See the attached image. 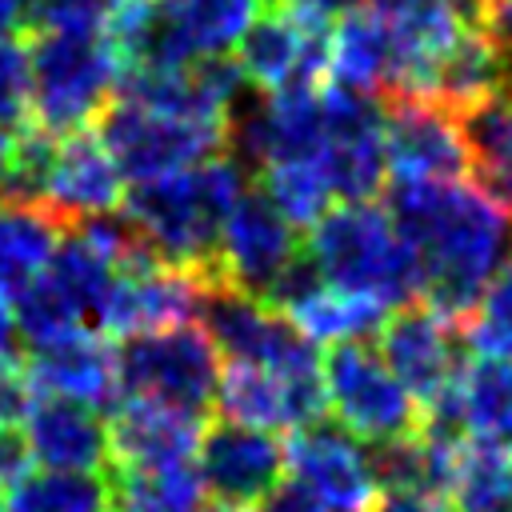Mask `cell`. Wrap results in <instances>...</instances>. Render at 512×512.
I'll use <instances>...</instances> for the list:
<instances>
[{
	"instance_id": "35",
	"label": "cell",
	"mask_w": 512,
	"mask_h": 512,
	"mask_svg": "<svg viewBox=\"0 0 512 512\" xmlns=\"http://www.w3.org/2000/svg\"><path fill=\"white\" fill-rule=\"evenodd\" d=\"M252 512H328L300 480H276L256 504H252Z\"/></svg>"
},
{
	"instance_id": "30",
	"label": "cell",
	"mask_w": 512,
	"mask_h": 512,
	"mask_svg": "<svg viewBox=\"0 0 512 512\" xmlns=\"http://www.w3.org/2000/svg\"><path fill=\"white\" fill-rule=\"evenodd\" d=\"M256 8H260L256 0H176L192 56L228 52V44H236V36L256 16Z\"/></svg>"
},
{
	"instance_id": "15",
	"label": "cell",
	"mask_w": 512,
	"mask_h": 512,
	"mask_svg": "<svg viewBox=\"0 0 512 512\" xmlns=\"http://www.w3.org/2000/svg\"><path fill=\"white\" fill-rule=\"evenodd\" d=\"M24 372L36 392L80 400L96 412H112L120 404L116 380V344L104 332L72 328L44 344H32L24 356Z\"/></svg>"
},
{
	"instance_id": "34",
	"label": "cell",
	"mask_w": 512,
	"mask_h": 512,
	"mask_svg": "<svg viewBox=\"0 0 512 512\" xmlns=\"http://www.w3.org/2000/svg\"><path fill=\"white\" fill-rule=\"evenodd\" d=\"M36 400V384L24 372V360L0 372V424H24L28 408Z\"/></svg>"
},
{
	"instance_id": "28",
	"label": "cell",
	"mask_w": 512,
	"mask_h": 512,
	"mask_svg": "<svg viewBox=\"0 0 512 512\" xmlns=\"http://www.w3.org/2000/svg\"><path fill=\"white\" fill-rule=\"evenodd\" d=\"M252 184L268 196V204L292 228H312L328 212V200H332L328 176H324L316 156H308V160H272L256 172Z\"/></svg>"
},
{
	"instance_id": "39",
	"label": "cell",
	"mask_w": 512,
	"mask_h": 512,
	"mask_svg": "<svg viewBox=\"0 0 512 512\" xmlns=\"http://www.w3.org/2000/svg\"><path fill=\"white\" fill-rule=\"evenodd\" d=\"M28 4L32 0H0V32H24Z\"/></svg>"
},
{
	"instance_id": "42",
	"label": "cell",
	"mask_w": 512,
	"mask_h": 512,
	"mask_svg": "<svg viewBox=\"0 0 512 512\" xmlns=\"http://www.w3.org/2000/svg\"><path fill=\"white\" fill-rule=\"evenodd\" d=\"M0 512H4V484H0Z\"/></svg>"
},
{
	"instance_id": "25",
	"label": "cell",
	"mask_w": 512,
	"mask_h": 512,
	"mask_svg": "<svg viewBox=\"0 0 512 512\" xmlns=\"http://www.w3.org/2000/svg\"><path fill=\"white\" fill-rule=\"evenodd\" d=\"M60 232L64 228L44 208L0 200V296L4 300H12L32 276L44 272Z\"/></svg>"
},
{
	"instance_id": "27",
	"label": "cell",
	"mask_w": 512,
	"mask_h": 512,
	"mask_svg": "<svg viewBox=\"0 0 512 512\" xmlns=\"http://www.w3.org/2000/svg\"><path fill=\"white\" fill-rule=\"evenodd\" d=\"M116 512H204L196 468H116L108 464Z\"/></svg>"
},
{
	"instance_id": "32",
	"label": "cell",
	"mask_w": 512,
	"mask_h": 512,
	"mask_svg": "<svg viewBox=\"0 0 512 512\" xmlns=\"http://www.w3.org/2000/svg\"><path fill=\"white\" fill-rule=\"evenodd\" d=\"M112 0H32L24 16V32H104Z\"/></svg>"
},
{
	"instance_id": "2",
	"label": "cell",
	"mask_w": 512,
	"mask_h": 512,
	"mask_svg": "<svg viewBox=\"0 0 512 512\" xmlns=\"http://www.w3.org/2000/svg\"><path fill=\"white\" fill-rule=\"evenodd\" d=\"M248 184L252 176L232 156H212L192 168L124 188L120 212L156 260L196 272L208 288L220 284L216 244L224 216Z\"/></svg>"
},
{
	"instance_id": "19",
	"label": "cell",
	"mask_w": 512,
	"mask_h": 512,
	"mask_svg": "<svg viewBox=\"0 0 512 512\" xmlns=\"http://www.w3.org/2000/svg\"><path fill=\"white\" fill-rule=\"evenodd\" d=\"M396 68L392 12L388 0H364L352 12L336 16L328 28V68L336 84L360 92H384Z\"/></svg>"
},
{
	"instance_id": "4",
	"label": "cell",
	"mask_w": 512,
	"mask_h": 512,
	"mask_svg": "<svg viewBox=\"0 0 512 512\" xmlns=\"http://www.w3.org/2000/svg\"><path fill=\"white\" fill-rule=\"evenodd\" d=\"M32 60V124L52 136L80 132L116 96L120 56L104 32H24Z\"/></svg>"
},
{
	"instance_id": "20",
	"label": "cell",
	"mask_w": 512,
	"mask_h": 512,
	"mask_svg": "<svg viewBox=\"0 0 512 512\" xmlns=\"http://www.w3.org/2000/svg\"><path fill=\"white\" fill-rule=\"evenodd\" d=\"M472 188L512 216V92L484 96L456 112Z\"/></svg>"
},
{
	"instance_id": "11",
	"label": "cell",
	"mask_w": 512,
	"mask_h": 512,
	"mask_svg": "<svg viewBox=\"0 0 512 512\" xmlns=\"http://www.w3.org/2000/svg\"><path fill=\"white\" fill-rule=\"evenodd\" d=\"M284 460L292 480H300L328 512H372L380 496L360 440L332 416L292 428Z\"/></svg>"
},
{
	"instance_id": "33",
	"label": "cell",
	"mask_w": 512,
	"mask_h": 512,
	"mask_svg": "<svg viewBox=\"0 0 512 512\" xmlns=\"http://www.w3.org/2000/svg\"><path fill=\"white\" fill-rule=\"evenodd\" d=\"M472 316H480V320H488V324L512 332V256L500 260V268H496L492 280L484 284L480 304H476Z\"/></svg>"
},
{
	"instance_id": "38",
	"label": "cell",
	"mask_w": 512,
	"mask_h": 512,
	"mask_svg": "<svg viewBox=\"0 0 512 512\" xmlns=\"http://www.w3.org/2000/svg\"><path fill=\"white\" fill-rule=\"evenodd\" d=\"M12 364H20V332L12 320V304L0 296V372Z\"/></svg>"
},
{
	"instance_id": "36",
	"label": "cell",
	"mask_w": 512,
	"mask_h": 512,
	"mask_svg": "<svg viewBox=\"0 0 512 512\" xmlns=\"http://www.w3.org/2000/svg\"><path fill=\"white\" fill-rule=\"evenodd\" d=\"M28 468H32V452L24 424H0V484H12Z\"/></svg>"
},
{
	"instance_id": "1",
	"label": "cell",
	"mask_w": 512,
	"mask_h": 512,
	"mask_svg": "<svg viewBox=\"0 0 512 512\" xmlns=\"http://www.w3.org/2000/svg\"><path fill=\"white\" fill-rule=\"evenodd\" d=\"M420 256V300L460 324L476 312L484 284L512 248V216L464 180H392L380 204Z\"/></svg>"
},
{
	"instance_id": "23",
	"label": "cell",
	"mask_w": 512,
	"mask_h": 512,
	"mask_svg": "<svg viewBox=\"0 0 512 512\" xmlns=\"http://www.w3.org/2000/svg\"><path fill=\"white\" fill-rule=\"evenodd\" d=\"M4 512H112V480L104 472L28 468L4 492Z\"/></svg>"
},
{
	"instance_id": "18",
	"label": "cell",
	"mask_w": 512,
	"mask_h": 512,
	"mask_svg": "<svg viewBox=\"0 0 512 512\" xmlns=\"http://www.w3.org/2000/svg\"><path fill=\"white\" fill-rule=\"evenodd\" d=\"M24 436L40 468H64V472L108 468V420L80 400L36 392L24 416Z\"/></svg>"
},
{
	"instance_id": "31",
	"label": "cell",
	"mask_w": 512,
	"mask_h": 512,
	"mask_svg": "<svg viewBox=\"0 0 512 512\" xmlns=\"http://www.w3.org/2000/svg\"><path fill=\"white\" fill-rule=\"evenodd\" d=\"M32 116V60L28 40L0 32V132L24 128Z\"/></svg>"
},
{
	"instance_id": "44",
	"label": "cell",
	"mask_w": 512,
	"mask_h": 512,
	"mask_svg": "<svg viewBox=\"0 0 512 512\" xmlns=\"http://www.w3.org/2000/svg\"><path fill=\"white\" fill-rule=\"evenodd\" d=\"M112 512H116V508H112Z\"/></svg>"
},
{
	"instance_id": "16",
	"label": "cell",
	"mask_w": 512,
	"mask_h": 512,
	"mask_svg": "<svg viewBox=\"0 0 512 512\" xmlns=\"http://www.w3.org/2000/svg\"><path fill=\"white\" fill-rule=\"evenodd\" d=\"M124 200V176L96 140V132L80 128L56 140V160L48 172V188L40 208L60 224H76L100 212H116Z\"/></svg>"
},
{
	"instance_id": "17",
	"label": "cell",
	"mask_w": 512,
	"mask_h": 512,
	"mask_svg": "<svg viewBox=\"0 0 512 512\" xmlns=\"http://www.w3.org/2000/svg\"><path fill=\"white\" fill-rule=\"evenodd\" d=\"M208 420L164 408L156 400L120 396L108 416V464L116 468H180L196 460Z\"/></svg>"
},
{
	"instance_id": "10",
	"label": "cell",
	"mask_w": 512,
	"mask_h": 512,
	"mask_svg": "<svg viewBox=\"0 0 512 512\" xmlns=\"http://www.w3.org/2000/svg\"><path fill=\"white\" fill-rule=\"evenodd\" d=\"M200 292H204V280L196 272L164 264L156 256L136 260L116 272V280L96 312V328L104 336L128 340V336L188 324L200 308Z\"/></svg>"
},
{
	"instance_id": "43",
	"label": "cell",
	"mask_w": 512,
	"mask_h": 512,
	"mask_svg": "<svg viewBox=\"0 0 512 512\" xmlns=\"http://www.w3.org/2000/svg\"><path fill=\"white\" fill-rule=\"evenodd\" d=\"M436 512H448V508H444V504H440V508H436Z\"/></svg>"
},
{
	"instance_id": "13",
	"label": "cell",
	"mask_w": 512,
	"mask_h": 512,
	"mask_svg": "<svg viewBox=\"0 0 512 512\" xmlns=\"http://www.w3.org/2000/svg\"><path fill=\"white\" fill-rule=\"evenodd\" d=\"M288 460L284 444L272 432L232 424V420H208L196 444V476L204 496L232 508H252L276 480H284Z\"/></svg>"
},
{
	"instance_id": "21",
	"label": "cell",
	"mask_w": 512,
	"mask_h": 512,
	"mask_svg": "<svg viewBox=\"0 0 512 512\" xmlns=\"http://www.w3.org/2000/svg\"><path fill=\"white\" fill-rule=\"evenodd\" d=\"M452 384L464 436L512 448V364L496 356H464Z\"/></svg>"
},
{
	"instance_id": "26",
	"label": "cell",
	"mask_w": 512,
	"mask_h": 512,
	"mask_svg": "<svg viewBox=\"0 0 512 512\" xmlns=\"http://www.w3.org/2000/svg\"><path fill=\"white\" fill-rule=\"evenodd\" d=\"M316 160H320V168L328 176L332 196H340V200H372L388 184L384 124L380 128H356V132L324 136Z\"/></svg>"
},
{
	"instance_id": "22",
	"label": "cell",
	"mask_w": 512,
	"mask_h": 512,
	"mask_svg": "<svg viewBox=\"0 0 512 512\" xmlns=\"http://www.w3.org/2000/svg\"><path fill=\"white\" fill-rule=\"evenodd\" d=\"M452 512H512V448L464 436L448 484Z\"/></svg>"
},
{
	"instance_id": "5",
	"label": "cell",
	"mask_w": 512,
	"mask_h": 512,
	"mask_svg": "<svg viewBox=\"0 0 512 512\" xmlns=\"http://www.w3.org/2000/svg\"><path fill=\"white\" fill-rule=\"evenodd\" d=\"M116 380L120 396L156 400L164 408L208 420L220 380V348L192 320L128 336L116 344Z\"/></svg>"
},
{
	"instance_id": "3",
	"label": "cell",
	"mask_w": 512,
	"mask_h": 512,
	"mask_svg": "<svg viewBox=\"0 0 512 512\" xmlns=\"http://www.w3.org/2000/svg\"><path fill=\"white\" fill-rule=\"evenodd\" d=\"M304 248L312 252L332 288L372 296L384 308H404L420 300V256L408 240H400L388 212L372 200H344L340 208H328L308 228Z\"/></svg>"
},
{
	"instance_id": "37",
	"label": "cell",
	"mask_w": 512,
	"mask_h": 512,
	"mask_svg": "<svg viewBox=\"0 0 512 512\" xmlns=\"http://www.w3.org/2000/svg\"><path fill=\"white\" fill-rule=\"evenodd\" d=\"M280 4H288V8H292V12H300V16H312V20L332 24L336 16L352 12V8H356V4H364V0H280Z\"/></svg>"
},
{
	"instance_id": "7",
	"label": "cell",
	"mask_w": 512,
	"mask_h": 512,
	"mask_svg": "<svg viewBox=\"0 0 512 512\" xmlns=\"http://www.w3.org/2000/svg\"><path fill=\"white\" fill-rule=\"evenodd\" d=\"M320 380L328 416L344 424L356 440H388L420 428L416 396L392 376V368L368 340L328 344L320 360Z\"/></svg>"
},
{
	"instance_id": "9",
	"label": "cell",
	"mask_w": 512,
	"mask_h": 512,
	"mask_svg": "<svg viewBox=\"0 0 512 512\" xmlns=\"http://www.w3.org/2000/svg\"><path fill=\"white\" fill-rule=\"evenodd\" d=\"M384 160L400 180H460L468 176L460 120L448 104L420 92H380Z\"/></svg>"
},
{
	"instance_id": "29",
	"label": "cell",
	"mask_w": 512,
	"mask_h": 512,
	"mask_svg": "<svg viewBox=\"0 0 512 512\" xmlns=\"http://www.w3.org/2000/svg\"><path fill=\"white\" fill-rule=\"evenodd\" d=\"M56 140L60 136L44 132L40 124H24L12 132V140L0 156V200L4 204L40 208L44 188H48V172L56 160Z\"/></svg>"
},
{
	"instance_id": "40",
	"label": "cell",
	"mask_w": 512,
	"mask_h": 512,
	"mask_svg": "<svg viewBox=\"0 0 512 512\" xmlns=\"http://www.w3.org/2000/svg\"><path fill=\"white\" fill-rule=\"evenodd\" d=\"M404 4H452V8H456V12L464 16V20H468V16H472V4H476V0H404Z\"/></svg>"
},
{
	"instance_id": "24",
	"label": "cell",
	"mask_w": 512,
	"mask_h": 512,
	"mask_svg": "<svg viewBox=\"0 0 512 512\" xmlns=\"http://www.w3.org/2000/svg\"><path fill=\"white\" fill-rule=\"evenodd\" d=\"M388 312L392 308H384L372 296H360V292H344V288L324 284L320 292H312L308 300H300L288 312V320L312 344H344V340H376V332L388 320Z\"/></svg>"
},
{
	"instance_id": "8",
	"label": "cell",
	"mask_w": 512,
	"mask_h": 512,
	"mask_svg": "<svg viewBox=\"0 0 512 512\" xmlns=\"http://www.w3.org/2000/svg\"><path fill=\"white\" fill-rule=\"evenodd\" d=\"M200 328L228 360L264 364L280 376H312L320 372L316 344L296 332V324L272 312L260 296H248L232 284H208L200 292Z\"/></svg>"
},
{
	"instance_id": "14",
	"label": "cell",
	"mask_w": 512,
	"mask_h": 512,
	"mask_svg": "<svg viewBox=\"0 0 512 512\" xmlns=\"http://www.w3.org/2000/svg\"><path fill=\"white\" fill-rule=\"evenodd\" d=\"M296 252H300L296 228L268 204V196L256 184H248L228 208L220 228V244H216L220 284H232L248 296H264L276 272Z\"/></svg>"
},
{
	"instance_id": "41",
	"label": "cell",
	"mask_w": 512,
	"mask_h": 512,
	"mask_svg": "<svg viewBox=\"0 0 512 512\" xmlns=\"http://www.w3.org/2000/svg\"><path fill=\"white\" fill-rule=\"evenodd\" d=\"M204 512H240V508H232V504H216V500H212V504H204Z\"/></svg>"
},
{
	"instance_id": "6",
	"label": "cell",
	"mask_w": 512,
	"mask_h": 512,
	"mask_svg": "<svg viewBox=\"0 0 512 512\" xmlns=\"http://www.w3.org/2000/svg\"><path fill=\"white\" fill-rule=\"evenodd\" d=\"M96 140L104 144L120 176L128 184H140L224 156V120L160 116L116 92L96 112Z\"/></svg>"
},
{
	"instance_id": "12",
	"label": "cell",
	"mask_w": 512,
	"mask_h": 512,
	"mask_svg": "<svg viewBox=\"0 0 512 512\" xmlns=\"http://www.w3.org/2000/svg\"><path fill=\"white\" fill-rule=\"evenodd\" d=\"M376 352L392 368V376L416 396L420 408L452 384L468 356L460 344V324L436 316L424 300L388 312L376 332Z\"/></svg>"
}]
</instances>
